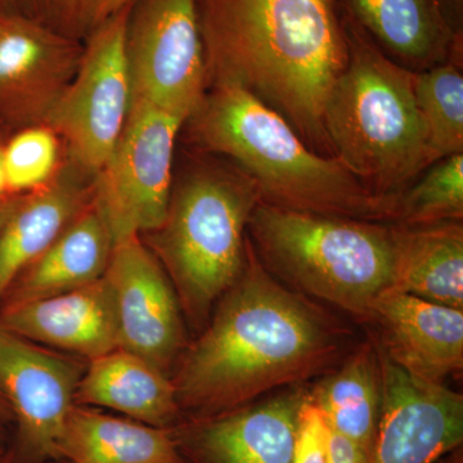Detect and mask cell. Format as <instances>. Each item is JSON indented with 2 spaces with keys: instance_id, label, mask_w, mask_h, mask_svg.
<instances>
[{
  "instance_id": "1",
  "label": "cell",
  "mask_w": 463,
  "mask_h": 463,
  "mask_svg": "<svg viewBox=\"0 0 463 463\" xmlns=\"http://www.w3.org/2000/svg\"><path fill=\"white\" fill-rule=\"evenodd\" d=\"M358 341L341 313L277 281L248 237L245 269L182 356L173 379L179 408L188 419H203L312 383Z\"/></svg>"
},
{
  "instance_id": "2",
  "label": "cell",
  "mask_w": 463,
  "mask_h": 463,
  "mask_svg": "<svg viewBox=\"0 0 463 463\" xmlns=\"http://www.w3.org/2000/svg\"><path fill=\"white\" fill-rule=\"evenodd\" d=\"M206 84L254 94L317 154L334 156L325 109L349 62L336 0H197Z\"/></svg>"
},
{
  "instance_id": "3",
  "label": "cell",
  "mask_w": 463,
  "mask_h": 463,
  "mask_svg": "<svg viewBox=\"0 0 463 463\" xmlns=\"http://www.w3.org/2000/svg\"><path fill=\"white\" fill-rule=\"evenodd\" d=\"M201 147L237 164L260 203L295 212L394 223L398 199L373 194L340 163L317 154L250 91L215 85L188 118Z\"/></svg>"
},
{
  "instance_id": "4",
  "label": "cell",
  "mask_w": 463,
  "mask_h": 463,
  "mask_svg": "<svg viewBox=\"0 0 463 463\" xmlns=\"http://www.w3.org/2000/svg\"><path fill=\"white\" fill-rule=\"evenodd\" d=\"M349 62L325 109L332 154L368 191L399 199L432 165L414 71L390 60L354 24Z\"/></svg>"
},
{
  "instance_id": "5",
  "label": "cell",
  "mask_w": 463,
  "mask_h": 463,
  "mask_svg": "<svg viewBox=\"0 0 463 463\" xmlns=\"http://www.w3.org/2000/svg\"><path fill=\"white\" fill-rule=\"evenodd\" d=\"M258 260L277 281L364 326L392 288V225L260 203L248 225Z\"/></svg>"
},
{
  "instance_id": "6",
  "label": "cell",
  "mask_w": 463,
  "mask_h": 463,
  "mask_svg": "<svg viewBox=\"0 0 463 463\" xmlns=\"http://www.w3.org/2000/svg\"><path fill=\"white\" fill-rule=\"evenodd\" d=\"M260 194L239 169L203 167L170 197L155 249L182 312L201 331L219 298L240 279L248 259V225Z\"/></svg>"
},
{
  "instance_id": "7",
  "label": "cell",
  "mask_w": 463,
  "mask_h": 463,
  "mask_svg": "<svg viewBox=\"0 0 463 463\" xmlns=\"http://www.w3.org/2000/svg\"><path fill=\"white\" fill-rule=\"evenodd\" d=\"M129 14L130 8L123 9L99 25L74 78L45 121L65 138L75 163L96 175L111 156L129 114Z\"/></svg>"
},
{
  "instance_id": "8",
  "label": "cell",
  "mask_w": 463,
  "mask_h": 463,
  "mask_svg": "<svg viewBox=\"0 0 463 463\" xmlns=\"http://www.w3.org/2000/svg\"><path fill=\"white\" fill-rule=\"evenodd\" d=\"M184 121L141 102L130 103L120 138L97 174L94 203L114 241L157 231L172 197L176 136Z\"/></svg>"
},
{
  "instance_id": "9",
  "label": "cell",
  "mask_w": 463,
  "mask_h": 463,
  "mask_svg": "<svg viewBox=\"0 0 463 463\" xmlns=\"http://www.w3.org/2000/svg\"><path fill=\"white\" fill-rule=\"evenodd\" d=\"M132 102L187 121L205 96L206 62L197 0H145L127 38Z\"/></svg>"
},
{
  "instance_id": "10",
  "label": "cell",
  "mask_w": 463,
  "mask_h": 463,
  "mask_svg": "<svg viewBox=\"0 0 463 463\" xmlns=\"http://www.w3.org/2000/svg\"><path fill=\"white\" fill-rule=\"evenodd\" d=\"M105 279L120 349L169 370L184 347L178 295L163 264L136 236L116 241Z\"/></svg>"
},
{
  "instance_id": "11",
  "label": "cell",
  "mask_w": 463,
  "mask_h": 463,
  "mask_svg": "<svg viewBox=\"0 0 463 463\" xmlns=\"http://www.w3.org/2000/svg\"><path fill=\"white\" fill-rule=\"evenodd\" d=\"M379 353L383 398L373 463H435L463 447L461 392L414 376Z\"/></svg>"
},
{
  "instance_id": "12",
  "label": "cell",
  "mask_w": 463,
  "mask_h": 463,
  "mask_svg": "<svg viewBox=\"0 0 463 463\" xmlns=\"http://www.w3.org/2000/svg\"><path fill=\"white\" fill-rule=\"evenodd\" d=\"M84 367L0 323V392L16 419L23 455L57 459V444Z\"/></svg>"
},
{
  "instance_id": "13",
  "label": "cell",
  "mask_w": 463,
  "mask_h": 463,
  "mask_svg": "<svg viewBox=\"0 0 463 463\" xmlns=\"http://www.w3.org/2000/svg\"><path fill=\"white\" fill-rule=\"evenodd\" d=\"M309 383L170 429L184 463H292Z\"/></svg>"
},
{
  "instance_id": "14",
  "label": "cell",
  "mask_w": 463,
  "mask_h": 463,
  "mask_svg": "<svg viewBox=\"0 0 463 463\" xmlns=\"http://www.w3.org/2000/svg\"><path fill=\"white\" fill-rule=\"evenodd\" d=\"M80 57L66 39L0 12V123L23 129L45 123Z\"/></svg>"
},
{
  "instance_id": "15",
  "label": "cell",
  "mask_w": 463,
  "mask_h": 463,
  "mask_svg": "<svg viewBox=\"0 0 463 463\" xmlns=\"http://www.w3.org/2000/svg\"><path fill=\"white\" fill-rule=\"evenodd\" d=\"M364 328L390 361L414 376L446 383L462 373V309L388 289Z\"/></svg>"
},
{
  "instance_id": "16",
  "label": "cell",
  "mask_w": 463,
  "mask_h": 463,
  "mask_svg": "<svg viewBox=\"0 0 463 463\" xmlns=\"http://www.w3.org/2000/svg\"><path fill=\"white\" fill-rule=\"evenodd\" d=\"M0 323L33 343L88 361L118 347L114 303L105 277L62 294L5 307Z\"/></svg>"
},
{
  "instance_id": "17",
  "label": "cell",
  "mask_w": 463,
  "mask_h": 463,
  "mask_svg": "<svg viewBox=\"0 0 463 463\" xmlns=\"http://www.w3.org/2000/svg\"><path fill=\"white\" fill-rule=\"evenodd\" d=\"M75 404L108 408L166 430L183 420L167 373L120 347L90 361L79 381Z\"/></svg>"
},
{
  "instance_id": "18",
  "label": "cell",
  "mask_w": 463,
  "mask_h": 463,
  "mask_svg": "<svg viewBox=\"0 0 463 463\" xmlns=\"http://www.w3.org/2000/svg\"><path fill=\"white\" fill-rule=\"evenodd\" d=\"M115 241L93 201L44 252L17 277L7 306L53 297L99 281L108 270Z\"/></svg>"
},
{
  "instance_id": "19",
  "label": "cell",
  "mask_w": 463,
  "mask_h": 463,
  "mask_svg": "<svg viewBox=\"0 0 463 463\" xmlns=\"http://www.w3.org/2000/svg\"><path fill=\"white\" fill-rule=\"evenodd\" d=\"M309 397L331 431L373 458L383 398L380 353L373 335L365 331L335 370L309 383Z\"/></svg>"
},
{
  "instance_id": "20",
  "label": "cell",
  "mask_w": 463,
  "mask_h": 463,
  "mask_svg": "<svg viewBox=\"0 0 463 463\" xmlns=\"http://www.w3.org/2000/svg\"><path fill=\"white\" fill-rule=\"evenodd\" d=\"M392 225L395 291L463 310V224Z\"/></svg>"
},
{
  "instance_id": "21",
  "label": "cell",
  "mask_w": 463,
  "mask_h": 463,
  "mask_svg": "<svg viewBox=\"0 0 463 463\" xmlns=\"http://www.w3.org/2000/svg\"><path fill=\"white\" fill-rule=\"evenodd\" d=\"M67 463H184L172 432L74 404L57 444Z\"/></svg>"
},
{
  "instance_id": "22",
  "label": "cell",
  "mask_w": 463,
  "mask_h": 463,
  "mask_svg": "<svg viewBox=\"0 0 463 463\" xmlns=\"http://www.w3.org/2000/svg\"><path fill=\"white\" fill-rule=\"evenodd\" d=\"M349 5L356 24L402 66L420 72L446 63L455 33L439 0H349Z\"/></svg>"
},
{
  "instance_id": "23",
  "label": "cell",
  "mask_w": 463,
  "mask_h": 463,
  "mask_svg": "<svg viewBox=\"0 0 463 463\" xmlns=\"http://www.w3.org/2000/svg\"><path fill=\"white\" fill-rule=\"evenodd\" d=\"M71 179H61L20 203L0 233V297L93 201Z\"/></svg>"
},
{
  "instance_id": "24",
  "label": "cell",
  "mask_w": 463,
  "mask_h": 463,
  "mask_svg": "<svg viewBox=\"0 0 463 463\" xmlns=\"http://www.w3.org/2000/svg\"><path fill=\"white\" fill-rule=\"evenodd\" d=\"M417 105L428 129L432 165L463 154V76L453 63L414 72Z\"/></svg>"
},
{
  "instance_id": "25",
  "label": "cell",
  "mask_w": 463,
  "mask_h": 463,
  "mask_svg": "<svg viewBox=\"0 0 463 463\" xmlns=\"http://www.w3.org/2000/svg\"><path fill=\"white\" fill-rule=\"evenodd\" d=\"M463 219V154L443 158L399 196L392 224L429 225Z\"/></svg>"
},
{
  "instance_id": "26",
  "label": "cell",
  "mask_w": 463,
  "mask_h": 463,
  "mask_svg": "<svg viewBox=\"0 0 463 463\" xmlns=\"http://www.w3.org/2000/svg\"><path fill=\"white\" fill-rule=\"evenodd\" d=\"M9 194L38 190L58 163L57 134L47 125L24 128L3 147Z\"/></svg>"
},
{
  "instance_id": "27",
  "label": "cell",
  "mask_w": 463,
  "mask_h": 463,
  "mask_svg": "<svg viewBox=\"0 0 463 463\" xmlns=\"http://www.w3.org/2000/svg\"><path fill=\"white\" fill-rule=\"evenodd\" d=\"M292 463H330V428L319 408L307 397L298 412Z\"/></svg>"
},
{
  "instance_id": "28",
  "label": "cell",
  "mask_w": 463,
  "mask_h": 463,
  "mask_svg": "<svg viewBox=\"0 0 463 463\" xmlns=\"http://www.w3.org/2000/svg\"><path fill=\"white\" fill-rule=\"evenodd\" d=\"M134 2L136 0H79V5L85 20L100 25L123 9L130 8Z\"/></svg>"
},
{
  "instance_id": "29",
  "label": "cell",
  "mask_w": 463,
  "mask_h": 463,
  "mask_svg": "<svg viewBox=\"0 0 463 463\" xmlns=\"http://www.w3.org/2000/svg\"><path fill=\"white\" fill-rule=\"evenodd\" d=\"M330 463H373L361 448L330 430Z\"/></svg>"
},
{
  "instance_id": "30",
  "label": "cell",
  "mask_w": 463,
  "mask_h": 463,
  "mask_svg": "<svg viewBox=\"0 0 463 463\" xmlns=\"http://www.w3.org/2000/svg\"><path fill=\"white\" fill-rule=\"evenodd\" d=\"M21 197H3L0 199V233H2L3 228L7 223L9 216L16 209L18 203H20Z\"/></svg>"
},
{
  "instance_id": "31",
  "label": "cell",
  "mask_w": 463,
  "mask_h": 463,
  "mask_svg": "<svg viewBox=\"0 0 463 463\" xmlns=\"http://www.w3.org/2000/svg\"><path fill=\"white\" fill-rule=\"evenodd\" d=\"M9 194L7 178H5V160H3V146H0V199Z\"/></svg>"
},
{
  "instance_id": "32",
  "label": "cell",
  "mask_w": 463,
  "mask_h": 463,
  "mask_svg": "<svg viewBox=\"0 0 463 463\" xmlns=\"http://www.w3.org/2000/svg\"><path fill=\"white\" fill-rule=\"evenodd\" d=\"M435 463H463V447L457 448L453 452L441 457V458Z\"/></svg>"
},
{
  "instance_id": "33",
  "label": "cell",
  "mask_w": 463,
  "mask_h": 463,
  "mask_svg": "<svg viewBox=\"0 0 463 463\" xmlns=\"http://www.w3.org/2000/svg\"><path fill=\"white\" fill-rule=\"evenodd\" d=\"M9 414H11V411H9L7 401L0 392V417H7Z\"/></svg>"
},
{
  "instance_id": "34",
  "label": "cell",
  "mask_w": 463,
  "mask_h": 463,
  "mask_svg": "<svg viewBox=\"0 0 463 463\" xmlns=\"http://www.w3.org/2000/svg\"><path fill=\"white\" fill-rule=\"evenodd\" d=\"M3 453H5V448H3L2 438H0V462H3Z\"/></svg>"
},
{
  "instance_id": "35",
  "label": "cell",
  "mask_w": 463,
  "mask_h": 463,
  "mask_svg": "<svg viewBox=\"0 0 463 463\" xmlns=\"http://www.w3.org/2000/svg\"><path fill=\"white\" fill-rule=\"evenodd\" d=\"M0 127H2V123H0Z\"/></svg>"
},
{
  "instance_id": "36",
  "label": "cell",
  "mask_w": 463,
  "mask_h": 463,
  "mask_svg": "<svg viewBox=\"0 0 463 463\" xmlns=\"http://www.w3.org/2000/svg\"><path fill=\"white\" fill-rule=\"evenodd\" d=\"M0 463H5V462H0Z\"/></svg>"
}]
</instances>
